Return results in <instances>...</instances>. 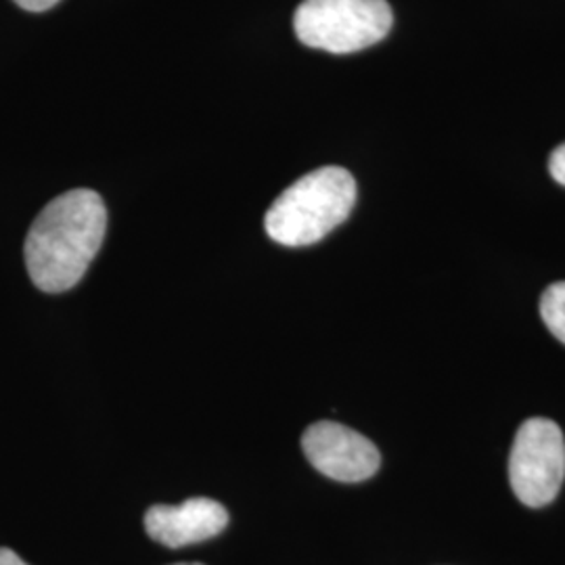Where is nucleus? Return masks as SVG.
Here are the masks:
<instances>
[{
  "mask_svg": "<svg viewBox=\"0 0 565 565\" xmlns=\"http://www.w3.org/2000/svg\"><path fill=\"white\" fill-rule=\"evenodd\" d=\"M107 210L102 195L74 189L49 203L23 245L28 275L46 294H61L81 282L102 249Z\"/></svg>",
  "mask_w": 565,
  "mask_h": 565,
  "instance_id": "f257e3e1",
  "label": "nucleus"
},
{
  "mask_svg": "<svg viewBox=\"0 0 565 565\" xmlns=\"http://www.w3.org/2000/svg\"><path fill=\"white\" fill-rule=\"evenodd\" d=\"M354 203V177L340 166H324L282 191L266 212L264 228L285 247L312 245L340 226Z\"/></svg>",
  "mask_w": 565,
  "mask_h": 565,
  "instance_id": "f03ea898",
  "label": "nucleus"
},
{
  "mask_svg": "<svg viewBox=\"0 0 565 565\" xmlns=\"http://www.w3.org/2000/svg\"><path fill=\"white\" fill-rule=\"evenodd\" d=\"M394 13L385 0H303L294 15L298 41L335 55L384 41Z\"/></svg>",
  "mask_w": 565,
  "mask_h": 565,
  "instance_id": "7ed1b4c3",
  "label": "nucleus"
},
{
  "mask_svg": "<svg viewBox=\"0 0 565 565\" xmlns=\"http://www.w3.org/2000/svg\"><path fill=\"white\" fill-rule=\"evenodd\" d=\"M509 480L525 507H545L555 501L565 480V438L562 427L532 417L515 434L509 457Z\"/></svg>",
  "mask_w": 565,
  "mask_h": 565,
  "instance_id": "20e7f679",
  "label": "nucleus"
},
{
  "mask_svg": "<svg viewBox=\"0 0 565 565\" xmlns=\"http://www.w3.org/2000/svg\"><path fill=\"white\" fill-rule=\"evenodd\" d=\"M302 448L317 471L345 484L373 478L382 465L377 446L352 427L335 422L310 425L303 431Z\"/></svg>",
  "mask_w": 565,
  "mask_h": 565,
  "instance_id": "39448f33",
  "label": "nucleus"
},
{
  "mask_svg": "<svg viewBox=\"0 0 565 565\" xmlns=\"http://www.w3.org/2000/svg\"><path fill=\"white\" fill-rule=\"evenodd\" d=\"M228 525V513L218 501L195 497L181 505H153L145 513L147 534L168 548L195 545L214 539Z\"/></svg>",
  "mask_w": 565,
  "mask_h": 565,
  "instance_id": "423d86ee",
  "label": "nucleus"
},
{
  "mask_svg": "<svg viewBox=\"0 0 565 565\" xmlns=\"http://www.w3.org/2000/svg\"><path fill=\"white\" fill-rule=\"evenodd\" d=\"M541 317L546 329L565 343V281L548 285L541 298Z\"/></svg>",
  "mask_w": 565,
  "mask_h": 565,
  "instance_id": "0eeeda50",
  "label": "nucleus"
},
{
  "mask_svg": "<svg viewBox=\"0 0 565 565\" xmlns=\"http://www.w3.org/2000/svg\"><path fill=\"white\" fill-rule=\"evenodd\" d=\"M548 172L555 181L565 186V142L559 145L553 153H551V160H548Z\"/></svg>",
  "mask_w": 565,
  "mask_h": 565,
  "instance_id": "6e6552de",
  "label": "nucleus"
},
{
  "mask_svg": "<svg viewBox=\"0 0 565 565\" xmlns=\"http://www.w3.org/2000/svg\"><path fill=\"white\" fill-rule=\"evenodd\" d=\"M13 2L30 13H42V11L53 9L60 0H13Z\"/></svg>",
  "mask_w": 565,
  "mask_h": 565,
  "instance_id": "1a4fd4ad",
  "label": "nucleus"
},
{
  "mask_svg": "<svg viewBox=\"0 0 565 565\" xmlns=\"http://www.w3.org/2000/svg\"><path fill=\"white\" fill-rule=\"evenodd\" d=\"M0 565H28L15 551L0 548Z\"/></svg>",
  "mask_w": 565,
  "mask_h": 565,
  "instance_id": "9d476101",
  "label": "nucleus"
},
{
  "mask_svg": "<svg viewBox=\"0 0 565 565\" xmlns=\"http://www.w3.org/2000/svg\"><path fill=\"white\" fill-rule=\"evenodd\" d=\"M174 565H203V564H174Z\"/></svg>",
  "mask_w": 565,
  "mask_h": 565,
  "instance_id": "9b49d317",
  "label": "nucleus"
}]
</instances>
